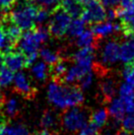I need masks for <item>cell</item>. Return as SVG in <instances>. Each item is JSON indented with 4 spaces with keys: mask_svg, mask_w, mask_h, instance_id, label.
<instances>
[{
    "mask_svg": "<svg viewBox=\"0 0 134 135\" xmlns=\"http://www.w3.org/2000/svg\"><path fill=\"white\" fill-rule=\"evenodd\" d=\"M47 99L50 104L59 109H66L80 105L84 102L82 90L76 86H64L53 80L47 87Z\"/></svg>",
    "mask_w": 134,
    "mask_h": 135,
    "instance_id": "cell-1",
    "label": "cell"
},
{
    "mask_svg": "<svg viewBox=\"0 0 134 135\" xmlns=\"http://www.w3.org/2000/svg\"><path fill=\"white\" fill-rule=\"evenodd\" d=\"M49 38V31L45 27L40 26L34 30H28L19 40V49L25 55L36 53L41 49V45L47 41Z\"/></svg>",
    "mask_w": 134,
    "mask_h": 135,
    "instance_id": "cell-2",
    "label": "cell"
},
{
    "mask_svg": "<svg viewBox=\"0 0 134 135\" xmlns=\"http://www.w3.org/2000/svg\"><path fill=\"white\" fill-rule=\"evenodd\" d=\"M39 8L32 2H26L21 6L15 8L9 14L8 19L24 31L33 29L36 24V15Z\"/></svg>",
    "mask_w": 134,
    "mask_h": 135,
    "instance_id": "cell-3",
    "label": "cell"
},
{
    "mask_svg": "<svg viewBox=\"0 0 134 135\" xmlns=\"http://www.w3.org/2000/svg\"><path fill=\"white\" fill-rule=\"evenodd\" d=\"M49 20V31L55 38H61L67 33V29L71 22V16L63 10L61 6H58L54 9V11L50 16Z\"/></svg>",
    "mask_w": 134,
    "mask_h": 135,
    "instance_id": "cell-4",
    "label": "cell"
},
{
    "mask_svg": "<svg viewBox=\"0 0 134 135\" xmlns=\"http://www.w3.org/2000/svg\"><path fill=\"white\" fill-rule=\"evenodd\" d=\"M87 123V113L78 109V108H70L65 112L62 116V125L67 131L76 132Z\"/></svg>",
    "mask_w": 134,
    "mask_h": 135,
    "instance_id": "cell-5",
    "label": "cell"
},
{
    "mask_svg": "<svg viewBox=\"0 0 134 135\" xmlns=\"http://www.w3.org/2000/svg\"><path fill=\"white\" fill-rule=\"evenodd\" d=\"M86 7L87 8L85 10H83L80 17L87 24L93 25V24L104 22L107 19V11L98 0H92Z\"/></svg>",
    "mask_w": 134,
    "mask_h": 135,
    "instance_id": "cell-6",
    "label": "cell"
},
{
    "mask_svg": "<svg viewBox=\"0 0 134 135\" xmlns=\"http://www.w3.org/2000/svg\"><path fill=\"white\" fill-rule=\"evenodd\" d=\"M13 85L16 92L24 97L33 98L36 94V89L33 87L29 77L22 71H18L14 75Z\"/></svg>",
    "mask_w": 134,
    "mask_h": 135,
    "instance_id": "cell-7",
    "label": "cell"
},
{
    "mask_svg": "<svg viewBox=\"0 0 134 135\" xmlns=\"http://www.w3.org/2000/svg\"><path fill=\"white\" fill-rule=\"evenodd\" d=\"M73 58L76 64L91 71V69L94 66V59H95V45L81 47L74 53Z\"/></svg>",
    "mask_w": 134,
    "mask_h": 135,
    "instance_id": "cell-8",
    "label": "cell"
},
{
    "mask_svg": "<svg viewBox=\"0 0 134 135\" xmlns=\"http://www.w3.org/2000/svg\"><path fill=\"white\" fill-rule=\"evenodd\" d=\"M2 62L13 72L21 71L27 67L26 55L21 51H10L2 56Z\"/></svg>",
    "mask_w": 134,
    "mask_h": 135,
    "instance_id": "cell-9",
    "label": "cell"
},
{
    "mask_svg": "<svg viewBox=\"0 0 134 135\" xmlns=\"http://www.w3.org/2000/svg\"><path fill=\"white\" fill-rule=\"evenodd\" d=\"M119 47L120 45L116 41H108L103 47L102 61L104 64L112 65L119 59Z\"/></svg>",
    "mask_w": 134,
    "mask_h": 135,
    "instance_id": "cell-10",
    "label": "cell"
},
{
    "mask_svg": "<svg viewBox=\"0 0 134 135\" xmlns=\"http://www.w3.org/2000/svg\"><path fill=\"white\" fill-rule=\"evenodd\" d=\"M94 26L92 27V31H93L94 35L97 40L102 38H104L107 36H109L116 31H120V26L118 25H114L111 22L107 23H97V24H93Z\"/></svg>",
    "mask_w": 134,
    "mask_h": 135,
    "instance_id": "cell-11",
    "label": "cell"
},
{
    "mask_svg": "<svg viewBox=\"0 0 134 135\" xmlns=\"http://www.w3.org/2000/svg\"><path fill=\"white\" fill-rule=\"evenodd\" d=\"M127 38L119 47V59L126 64L134 60V37Z\"/></svg>",
    "mask_w": 134,
    "mask_h": 135,
    "instance_id": "cell-12",
    "label": "cell"
},
{
    "mask_svg": "<svg viewBox=\"0 0 134 135\" xmlns=\"http://www.w3.org/2000/svg\"><path fill=\"white\" fill-rule=\"evenodd\" d=\"M87 72H89V70H87L78 64H75L66 70L63 76V79H62V82L71 84V83H74L76 81H79Z\"/></svg>",
    "mask_w": 134,
    "mask_h": 135,
    "instance_id": "cell-13",
    "label": "cell"
},
{
    "mask_svg": "<svg viewBox=\"0 0 134 135\" xmlns=\"http://www.w3.org/2000/svg\"><path fill=\"white\" fill-rule=\"evenodd\" d=\"M0 135H30V132L23 124L3 123L0 125Z\"/></svg>",
    "mask_w": 134,
    "mask_h": 135,
    "instance_id": "cell-14",
    "label": "cell"
},
{
    "mask_svg": "<svg viewBox=\"0 0 134 135\" xmlns=\"http://www.w3.org/2000/svg\"><path fill=\"white\" fill-rule=\"evenodd\" d=\"M60 6L72 18H78L83 12V6L77 2V0H62Z\"/></svg>",
    "mask_w": 134,
    "mask_h": 135,
    "instance_id": "cell-15",
    "label": "cell"
},
{
    "mask_svg": "<svg viewBox=\"0 0 134 135\" xmlns=\"http://www.w3.org/2000/svg\"><path fill=\"white\" fill-rule=\"evenodd\" d=\"M125 108L122 100L119 99H113L111 102V105L108 107V113L116 120H121L125 114Z\"/></svg>",
    "mask_w": 134,
    "mask_h": 135,
    "instance_id": "cell-16",
    "label": "cell"
},
{
    "mask_svg": "<svg viewBox=\"0 0 134 135\" xmlns=\"http://www.w3.org/2000/svg\"><path fill=\"white\" fill-rule=\"evenodd\" d=\"M0 108L2 109L4 114L6 116L15 117L19 113V102L16 98L10 97L7 100H3Z\"/></svg>",
    "mask_w": 134,
    "mask_h": 135,
    "instance_id": "cell-17",
    "label": "cell"
},
{
    "mask_svg": "<svg viewBox=\"0 0 134 135\" xmlns=\"http://www.w3.org/2000/svg\"><path fill=\"white\" fill-rule=\"evenodd\" d=\"M100 92L104 101L111 102L116 93V84L112 79H106L100 83Z\"/></svg>",
    "mask_w": 134,
    "mask_h": 135,
    "instance_id": "cell-18",
    "label": "cell"
},
{
    "mask_svg": "<svg viewBox=\"0 0 134 135\" xmlns=\"http://www.w3.org/2000/svg\"><path fill=\"white\" fill-rule=\"evenodd\" d=\"M31 72L33 76L35 77L36 80L37 81H45V79L49 76V68H47V64L44 62V61H36L35 63L32 65L31 68Z\"/></svg>",
    "mask_w": 134,
    "mask_h": 135,
    "instance_id": "cell-19",
    "label": "cell"
},
{
    "mask_svg": "<svg viewBox=\"0 0 134 135\" xmlns=\"http://www.w3.org/2000/svg\"><path fill=\"white\" fill-rule=\"evenodd\" d=\"M85 30V22L82 19L74 18V20H71L69 27L67 29V35L71 38H77L79 35L83 33Z\"/></svg>",
    "mask_w": 134,
    "mask_h": 135,
    "instance_id": "cell-20",
    "label": "cell"
},
{
    "mask_svg": "<svg viewBox=\"0 0 134 135\" xmlns=\"http://www.w3.org/2000/svg\"><path fill=\"white\" fill-rule=\"evenodd\" d=\"M96 37L94 35L92 30H84L81 35H79L77 37L76 45L79 47H84V46H90V45H95L96 41Z\"/></svg>",
    "mask_w": 134,
    "mask_h": 135,
    "instance_id": "cell-21",
    "label": "cell"
},
{
    "mask_svg": "<svg viewBox=\"0 0 134 135\" xmlns=\"http://www.w3.org/2000/svg\"><path fill=\"white\" fill-rule=\"evenodd\" d=\"M67 70V66L65 62L62 59L58 60L55 64H53L50 69V73H51L52 79L56 80L58 82L62 83V79Z\"/></svg>",
    "mask_w": 134,
    "mask_h": 135,
    "instance_id": "cell-22",
    "label": "cell"
},
{
    "mask_svg": "<svg viewBox=\"0 0 134 135\" xmlns=\"http://www.w3.org/2000/svg\"><path fill=\"white\" fill-rule=\"evenodd\" d=\"M14 80V73L11 69L5 66L3 62L0 64V88L9 86Z\"/></svg>",
    "mask_w": 134,
    "mask_h": 135,
    "instance_id": "cell-23",
    "label": "cell"
},
{
    "mask_svg": "<svg viewBox=\"0 0 134 135\" xmlns=\"http://www.w3.org/2000/svg\"><path fill=\"white\" fill-rule=\"evenodd\" d=\"M40 56H41L44 62H45L47 65H50V66H52L58 60L61 59L60 56L55 51H53V50L47 49V47H44L40 50Z\"/></svg>",
    "mask_w": 134,
    "mask_h": 135,
    "instance_id": "cell-24",
    "label": "cell"
},
{
    "mask_svg": "<svg viewBox=\"0 0 134 135\" xmlns=\"http://www.w3.org/2000/svg\"><path fill=\"white\" fill-rule=\"evenodd\" d=\"M108 117V112L106 109H99L96 112H94L91 114V122H93L94 124H96L99 127L104 126V124L107 123Z\"/></svg>",
    "mask_w": 134,
    "mask_h": 135,
    "instance_id": "cell-25",
    "label": "cell"
},
{
    "mask_svg": "<svg viewBox=\"0 0 134 135\" xmlns=\"http://www.w3.org/2000/svg\"><path fill=\"white\" fill-rule=\"evenodd\" d=\"M3 31L5 32V34L7 35L8 38H10L15 45L18 44L20 38L22 37V30L17 25H15L14 23L12 22H10L9 25L5 27Z\"/></svg>",
    "mask_w": 134,
    "mask_h": 135,
    "instance_id": "cell-26",
    "label": "cell"
},
{
    "mask_svg": "<svg viewBox=\"0 0 134 135\" xmlns=\"http://www.w3.org/2000/svg\"><path fill=\"white\" fill-rule=\"evenodd\" d=\"M15 45V44L7 37L5 32L2 29H0V54L4 55L12 51V49Z\"/></svg>",
    "mask_w": 134,
    "mask_h": 135,
    "instance_id": "cell-27",
    "label": "cell"
},
{
    "mask_svg": "<svg viewBox=\"0 0 134 135\" xmlns=\"http://www.w3.org/2000/svg\"><path fill=\"white\" fill-rule=\"evenodd\" d=\"M57 124V118L56 115L51 110H45L41 119V125L45 129H50L56 126Z\"/></svg>",
    "mask_w": 134,
    "mask_h": 135,
    "instance_id": "cell-28",
    "label": "cell"
},
{
    "mask_svg": "<svg viewBox=\"0 0 134 135\" xmlns=\"http://www.w3.org/2000/svg\"><path fill=\"white\" fill-rule=\"evenodd\" d=\"M120 31L124 35L125 38H132L134 37V15L129 19L121 21Z\"/></svg>",
    "mask_w": 134,
    "mask_h": 135,
    "instance_id": "cell-29",
    "label": "cell"
},
{
    "mask_svg": "<svg viewBox=\"0 0 134 135\" xmlns=\"http://www.w3.org/2000/svg\"><path fill=\"white\" fill-rule=\"evenodd\" d=\"M100 128L96 124L90 121L89 123H86L81 129H80V134L79 135H99L100 133Z\"/></svg>",
    "mask_w": 134,
    "mask_h": 135,
    "instance_id": "cell-30",
    "label": "cell"
},
{
    "mask_svg": "<svg viewBox=\"0 0 134 135\" xmlns=\"http://www.w3.org/2000/svg\"><path fill=\"white\" fill-rule=\"evenodd\" d=\"M121 126H122V130L134 134V113H130L126 117H123Z\"/></svg>",
    "mask_w": 134,
    "mask_h": 135,
    "instance_id": "cell-31",
    "label": "cell"
},
{
    "mask_svg": "<svg viewBox=\"0 0 134 135\" xmlns=\"http://www.w3.org/2000/svg\"><path fill=\"white\" fill-rule=\"evenodd\" d=\"M49 17H50V12L49 9L41 7L40 9H37V15H36V23L41 25V24L46 22L49 19Z\"/></svg>",
    "mask_w": 134,
    "mask_h": 135,
    "instance_id": "cell-32",
    "label": "cell"
},
{
    "mask_svg": "<svg viewBox=\"0 0 134 135\" xmlns=\"http://www.w3.org/2000/svg\"><path fill=\"white\" fill-rule=\"evenodd\" d=\"M92 83H93V73L89 71L79 80V88L81 90H86L92 85Z\"/></svg>",
    "mask_w": 134,
    "mask_h": 135,
    "instance_id": "cell-33",
    "label": "cell"
},
{
    "mask_svg": "<svg viewBox=\"0 0 134 135\" xmlns=\"http://www.w3.org/2000/svg\"><path fill=\"white\" fill-rule=\"evenodd\" d=\"M122 100L123 104H124V108H125V112L126 113L130 114L134 113V94L127 96V97L120 98Z\"/></svg>",
    "mask_w": 134,
    "mask_h": 135,
    "instance_id": "cell-34",
    "label": "cell"
},
{
    "mask_svg": "<svg viewBox=\"0 0 134 135\" xmlns=\"http://www.w3.org/2000/svg\"><path fill=\"white\" fill-rule=\"evenodd\" d=\"M134 94V86L128 83H123L122 85L119 88V96L120 98L127 97V96H130V95Z\"/></svg>",
    "mask_w": 134,
    "mask_h": 135,
    "instance_id": "cell-35",
    "label": "cell"
},
{
    "mask_svg": "<svg viewBox=\"0 0 134 135\" xmlns=\"http://www.w3.org/2000/svg\"><path fill=\"white\" fill-rule=\"evenodd\" d=\"M37 4H40L41 7L45 8H52V9H55L56 7H58L61 3L62 0H35Z\"/></svg>",
    "mask_w": 134,
    "mask_h": 135,
    "instance_id": "cell-36",
    "label": "cell"
},
{
    "mask_svg": "<svg viewBox=\"0 0 134 135\" xmlns=\"http://www.w3.org/2000/svg\"><path fill=\"white\" fill-rule=\"evenodd\" d=\"M104 7L107 8H113L116 7L119 3H120V0H98Z\"/></svg>",
    "mask_w": 134,
    "mask_h": 135,
    "instance_id": "cell-37",
    "label": "cell"
},
{
    "mask_svg": "<svg viewBox=\"0 0 134 135\" xmlns=\"http://www.w3.org/2000/svg\"><path fill=\"white\" fill-rule=\"evenodd\" d=\"M16 0H0V10H7L15 4Z\"/></svg>",
    "mask_w": 134,
    "mask_h": 135,
    "instance_id": "cell-38",
    "label": "cell"
},
{
    "mask_svg": "<svg viewBox=\"0 0 134 135\" xmlns=\"http://www.w3.org/2000/svg\"><path fill=\"white\" fill-rule=\"evenodd\" d=\"M120 4H121L120 7L134 11V0H120Z\"/></svg>",
    "mask_w": 134,
    "mask_h": 135,
    "instance_id": "cell-39",
    "label": "cell"
},
{
    "mask_svg": "<svg viewBox=\"0 0 134 135\" xmlns=\"http://www.w3.org/2000/svg\"><path fill=\"white\" fill-rule=\"evenodd\" d=\"M37 55H39V53H37V52L32 53V54H28V55H26L27 66H31V65H33V64L37 61Z\"/></svg>",
    "mask_w": 134,
    "mask_h": 135,
    "instance_id": "cell-40",
    "label": "cell"
},
{
    "mask_svg": "<svg viewBox=\"0 0 134 135\" xmlns=\"http://www.w3.org/2000/svg\"><path fill=\"white\" fill-rule=\"evenodd\" d=\"M117 17L116 15V9H112V8H109V10L107 11V19L108 21H112V20H114Z\"/></svg>",
    "mask_w": 134,
    "mask_h": 135,
    "instance_id": "cell-41",
    "label": "cell"
},
{
    "mask_svg": "<svg viewBox=\"0 0 134 135\" xmlns=\"http://www.w3.org/2000/svg\"><path fill=\"white\" fill-rule=\"evenodd\" d=\"M36 135H55V134H53L52 132H50L49 129H45V130H42V131L37 133Z\"/></svg>",
    "mask_w": 134,
    "mask_h": 135,
    "instance_id": "cell-42",
    "label": "cell"
},
{
    "mask_svg": "<svg viewBox=\"0 0 134 135\" xmlns=\"http://www.w3.org/2000/svg\"><path fill=\"white\" fill-rule=\"evenodd\" d=\"M91 1H92V0H77V2L81 4L82 6H87Z\"/></svg>",
    "mask_w": 134,
    "mask_h": 135,
    "instance_id": "cell-43",
    "label": "cell"
},
{
    "mask_svg": "<svg viewBox=\"0 0 134 135\" xmlns=\"http://www.w3.org/2000/svg\"><path fill=\"white\" fill-rule=\"evenodd\" d=\"M118 135H133V133H130V132H127L125 130H122L118 133Z\"/></svg>",
    "mask_w": 134,
    "mask_h": 135,
    "instance_id": "cell-44",
    "label": "cell"
},
{
    "mask_svg": "<svg viewBox=\"0 0 134 135\" xmlns=\"http://www.w3.org/2000/svg\"><path fill=\"white\" fill-rule=\"evenodd\" d=\"M3 100H4L3 96L0 94V107H1V105H2V102H3Z\"/></svg>",
    "mask_w": 134,
    "mask_h": 135,
    "instance_id": "cell-45",
    "label": "cell"
},
{
    "mask_svg": "<svg viewBox=\"0 0 134 135\" xmlns=\"http://www.w3.org/2000/svg\"><path fill=\"white\" fill-rule=\"evenodd\" d=\"M4 123V122H3V120H1V119H0V125H2V124H3Z\"/></svg>",
    "mask_w": 134,
    "mask_h": 135,
    "instance_id": "cell-46",
    "label": "cell"
},
{
    "mask_svg": "<svg viewBox=\"0 0 134 135\" xmlns=\"http://www.w3.org/2000/svg\"><path fill=\"white\" fill-rule=\"evenodd\" d=\"M104 135H113V134H112V133H108V134H104Z\"/></svg>",
    "mask_w": 134,
    "mask_h": 135,
    "instance_id": "cell-47",
    "label": "cell"
},
{
    "mask_svg": "<svg viewBox=\"0 0 134 135\" xmlns=\"http://www.w3.org/2000/svg\"><path fill=\"white\" fill-rule=\"evenodd\" d=\"M0 29H1V28H0Z\"/></svg>",
    "mask_w": 134,
    "mask_h": 135,
    "instance_id": "cell-48",
    "label": "cell"
}]
</instances>
